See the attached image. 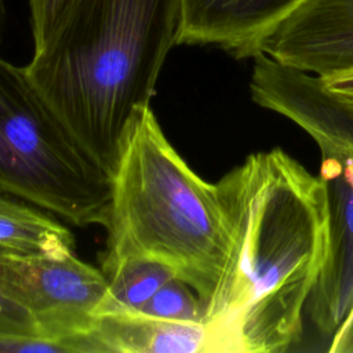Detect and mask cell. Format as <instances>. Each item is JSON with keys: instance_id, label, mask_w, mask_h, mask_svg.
<instances>
[{"instance_id": "obj_16", "label": "cell", "mask_w": 353, "mask_h": 353, "mask_svg": "<svg viewBox=\"0 0 353 353\" xmlns=\"http://www.w3.org/2000/svg\"><path fill=\"white\" fill-rule=\"evenodd\" d=\"M321 84L332 97L353 109V70L321 79Z\"/></svg>"}, {"instance_id": "obj_7", "label": "cell", "mask_w": 353, "mask_h": 353, "mask_svg": "<svg viewBox=\"0 0 353 353\" xmlns=\"http://www.w3.org/2000/svg\"><path fill=\"white\" fill-rule=\"evenodd\" d=\"M262 52L327 79L353 70V0H306L258 40Z\"/></svg>"}, {"instance_id": "obj_1", "label": "cell", "mask_w": 353, "mask_h": 353, "mask_svg": "<svg viewBox=\"0 0 353 353\" xmlns=\"http://www.w3.org/2000/svg\"><path fill=\"white\" fill-rule=\"evenodd\" d=\"M215 185L229 251L204 314L210 353L285 352L328 254L325 186L281 148L251 153Z\"/></svg>"}, {"instance_id": "obj_9", "label": "cell", "mask_w": 353, "mask_h": 353, "mask_svg": "<svg viewBox=\"0 0 353 353\" xmlns=\"http://www.w3.org/2000/svg\"><path fill=\"white\" fill-rule=\"evenodd\" d=\"M99 353H210L207 323L123 313L98 316L90 331Z\"/></svg>"}, {"instance_id": "obj_5", "label": "cell", "mask_w": 353, "mask_h": 353, "mask_svg": "<svg viewBox=\"0 0 353 353\" xmlns=\"http://www.w3.org/2000/svg\"><path fill=\"white\" fill-rule=\"evenodd\" d=\"M0 190L74 226H105L112 176L0 55Z\"/></svg>"}, {"instance_id": "obj_12", "label": "cell", "mask_w": 353, "mask_h": 353, "mask_svg": "<svg viewBox=\"0 0 353 353\" xmlns=\"http://www.w3.org/2000/svg\"><path fill=\"white\" fill-rule=\"evenodd\" d=\"M134 314L172 321L204 323L196 292L178 277H172L161 285Z\"/></svg>"}, {"instance_id": "obj_2", "label": "cell", "mask_w": 353, "mask_h": 353, "mask_svg": "<svg viewBox=\"0 0 353 353\" xmlns=\"http://www.w3.org/2000/svg\"><path fill=\"white\" fill-rule=\"evenodd\" d=\"M178 21L179 0H70L33 40L28 79L110 176L156 94Z\"/></svg>"}, {"instance_id": "obj_6", "label": "cell", "mask_w": 353, "mask_h": 353, "mask_svg": "<svg viewBox=\"0 0 353 353\" xmlns=\"http://www.w3.org/2000/svg\"><path fill=\"white\" fill-rule=\"evenodd\" d=\"M0 287L30 312L44 338L68 343L73 353H95L90 331L108 287L102 270L74 252L50 256L0 247Z\"/></svg>"}, {"instance_id": "obj_14", "label": "cell", "mask_w": 353, "mask_h": 353, "mask_svg": "<svg viewBox=\"0 0 353 353\" xmlns=\"http://www.w3.org/2000/svg\"><path fill=\"white\" fill-rule=\"evenodd\" d=\"M73 353L65 342L43 336L0 334V353Z\"/></svg>"}, {"instance_id": "obj_17", "label": "cell", "mask_w": 353, "mask_h": 353, "mask_svg": "<svg viewBox=\"0 0 353 353\" xmlns=\"http://www.w3.org/2000/svg\"><path fill=\"white\" fill-rule=\"evenodd\" d=\"M6 19H7V12H6V1L0 0V43L3 39L4 28H6Z\"/></svg>"}, {"instance_id": "obj_4", "label": "cell", "mask_w": 353, "mask_h": 353, "mask_svg": "<svg viewBox=\"0 0 353 353\" xmlns=\"http://www.w3.org/2000/svg\"><path fill=\"white\" fill-rule=\"evenodd\" d=\"M252 101L301 127L321 154L330 241L307 312L328 352L353 353V109L332 97L321 79L258 52L252 58Z\"/></svg>"}, {"instance_id": "obj_11", "label": "cell", "mask_w": 353, "mask_h": 353, "mask_svg": "<svg viewBox=\"0 0 353 353\" xmlns=\"http://www.w3.org/2000/svg\"><path fill=\"white\" fill-rule=\"evenodd\" d=\"M106 277L108 287L95 309V317L137 313L161 285L176 276L160 262L132 258L119 263Z\"/></svg>"}, {"instance_id": "obj_13", "label": "cell", "mask_w": 353, "mask_h": 353, "mask_svg": "<svg viewBox=\"0 0 353 353\" xmlns=\"http://www.w3.org/2000/svg\"><path fill=\"white\" fill-rule=\"evenodd\" d=\"M0 334L43 336L30 312L26 310L18 302H15L1 287H0Z\"/></svg>"}, {"instance_id": "obj_15", "label": "cell", "mask_w": 353, "mask_h": 353, "mask_svg": "<svg viewBox=\"0 0 353 353\" xmlns=\"http://www.w3.org/2000/svg\"><path fill=\"white\" fill-rule=\"evenodd\" d=\"M70 0H29L33 40L40 39Z\"/></svg>"}, {"instance_id": "obj_3", "label": "cell", "mask_w": 353, "mask_h": 353, "mask_svg": "<svg viewBox=\"0 0 353 353\" xmlns=\"http://www.w3.org/2000/svg\"><path fill=\"white\" fill-rule=\"evenodd\" d=\"M103 228L105 276L127 259L160 262L196 292L204 321L226 263L229 232L216 185L188 165L150 105L121 149Z\"/></svg>"}, {"instance_id": "obj_8", "label": "cell", "mask_w": 353, "mask_h": 353, "mask_svg": "<svg viewBox=\"0 0 353 353\" xmlns=\"http://www.w3.org/2000/svg\"><path fill=\"white\" fill-rule=\"evenodd\" d=\"M306 0H179L176 46H214L251 58L255 44Z\"/></svg>"}, {"instance_id": "obj_10", "label": "cell", "mask_w": 353, "mask_h": 353, "mask_svg": "<svg viewBox=\"0 0 353 353\" xmlns=\"http://www.w3.org/2000/svg\"><path fill=\"white\" fill-rule=\"evenodd\" d=\"M0 247L25 254L63 256L74 252V237L48 214L0 190Z\"/></svg>"}]
</instances>
